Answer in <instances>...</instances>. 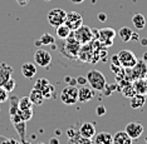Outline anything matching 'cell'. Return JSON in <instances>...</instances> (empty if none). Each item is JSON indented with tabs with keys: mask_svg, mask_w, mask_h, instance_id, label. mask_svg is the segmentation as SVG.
<instances>
[{
	"mask_svg": "<svg viewBox=\"0 0 147 144\" xmlns=\"http://www.w3.org/2000/svg\"><path fill=\"white\" fill-rule=\"evenodd\" d=\"M87 83L89 84V86L93 90H97V92H103L107 86V80L106 76L103 75V73H101L99 70H89L87 73Z\"/></svg>",
	"mask_w": 147,
	"mask_h": 144,
	"instance_id": "obj_1",
	"label": "cell"
},
{
	"mask_svg": "<svg viewBox=\"0 0 147 144\" xmlns=\"http://www.w3.org/2000/svg\"><path fill=\"white\" fill-rule=\"evenodd\" d=\"M117 58H118V62H119V65L122 68H126V69H132L133 66L137 64V58L135 55V53L131 52L128 49H122L118 52L117 54Z\"/></svg>",
	"mask_w": 147,
	"mask_h": 144,
	"instance_id": "obj_2",
	"label": "cell"
},
{
	"mask_svg": "<svg viewBox=\"0 0 147 144\" xmlns=\"http://www.w3.org/2000/svg\"><path fill=\"white\" fill-rule=\"evenodd\" d=\"M59 99L65 105H73L78 102V88L76 85H67L61 92Z\"/></svg>",
	"mask_w": 147,
	"mask_h": 144,
	"instance_id": "obj_3",
	"label": "cell"
},
{
	"mask_svg": "<svg viewBox=\"0 0 147 144\" xmlns=\"http://www.w3.org/2000/svg\"><path fill=\"white\" fill-rule=\"evenodd\" d=\"M65 40V45H64V54L69 58H77L79 54V50H81V43L77 40L73 34H71Z\"/></svg>",
	"mask_w": 147,
	"mask_h": 144,
	"instance_id": "obj_4",
	"label": "cell"
},
{
	"mask_svg": "<svg viewBox=\"0 0 147 144\" xmlns=\"http://www.w3.org/2000/svg\"><path fill=\"white\" fill-rule=\"evenodd\" d=\"M72 34L81 44H88L92 39H94V36H93V30L87 25H81L78 29L72 31Z\"/></svg>",
	"mask_w": 147,
	"mask_h": 144,
	"instance_id": "obj_5",
	"label": "cell"
},
{
	"mask_svg": "<svg viewBox=\"0 0 147 144\" xmlns=\"http://www.w3.org/2000/svg\"><path fill=\"white\" fill-rule=\"evenodd\" d=\"M65 18H67V13L63 9H59V8H54L48 13V21L54 28L64 24Z\"/></svg>",
	"mask_w": 147,
	"mask_h": 144,
	"instance_id": "obj_6",
	"label": "cell"
},
{
	"mask_svg": "<svg viewBox=\"0 0 147 144\" xmlns=\"http://www.w3.org/2000/svg\"><path fill=\"white\" fill-rule=\"evenodd\" d=\"M34 62L42 68H48L52 64V55L44 49H36L34 53Z\"/></svg>",
	"mask_w": 147,
	"mask_h": 144,
	"instance_id": "obj_7",
	"label": "cell"
},
{
	"mask_svg": "<svg viewBox=\"0 0 147 144\" xmlns=\"http://www.w3.org/2000/svg\"><path fill=\"white\" fill-rule=\"evenodd\" d=\"M64 24L68 26L72 31H74L76 29H78L81 25H83V16H82V14H79L78 11L67 13V18H65Z\"/></svg>",
	"mask_w": 147,
	"mask_h": 144,
	"instance_id": "obj_8",
	"label": "cell"
},
{
	"mask_svg": "<svg viewBox=\"0 0 147 144\" xmlns=\"http://www.w3.org/2000/svg\"><path fill=\"white\" fill-rule=\"evenodd\" d=\"M125 132L129 137H131L132 140H136V139H138L142 135V133H143V125L140 122H131V123H128V124L126 125Z\"/></svg>",
	"mask_w": 147,
	"mask_h": 144,
	"instance_id": "obj_9",
	"label": "cell"
},
{
	"mask_svg": "<svg viewBox=\"0 0 147 144\" xmlns=\"http://www.w3.org/2000/svg\"><path fill=\"white\" fill-rule=\"evenodd\" d=\"M115 35H116V33H115V30H113V29H111V28H105V29L98 30L97 38L101 40V42L106 46H109V45H112L113 39H115Z\"/></svg>",
	"mask_w": 147,
	"mask_h": 144,
	"instance_id": "obj_10",
	"label": "cell"
},
{
	"mask_svg": "<svg viewBox=\"0 0 147 144\" xmlns=\"http://www.w3.org/2000/svg\"><path fill=\"white\" fill-rule=\"evenodd\" d=\"M32 118H33V109H29V110L18 109V112L14 115H10V122L13 124L19 122H29Z\"/></svg>",
	"mask_w": 147,
	"mask_h": 144,
	"instance_id": "obj_11",
	"label": "cell"
},
{
	"mask_svg": "<svg viewBox=\"0 0 147 144\" xmlns=\"http://www.w3.org/2000/svg\"><path fill=\"white\" fill-rule=\"evenodd\" d=\"M93 96H94V92L91 86L82 85L81 88H78V102L88 103L89 100L93 99Z\"/></svg>",
	"mask_w": 147,
	"mask_h": 144,
	"instance_id": "obj_12",
	"label": "cell"
},
{
	"mask_svg": "<svg viewBox=\"0 0 147 144\" xmlns=\"http://www.w3.org/2000/svg\"><path fill=\"white\" fill-rule=\"evenodd\" d=\"M79 135L83 137V138H88L91 139L96 135V125L91 122H86L83 123L79 128Z\"/></svg>",
	"mask_w": 147,
	"mask_h": 144,
	"instance_id": "obj_13",
	"label": "cell"
},
{
	"mask_svg": "<svg viewBox=\"0 0 147 144\" xmlns=\"http://www.w3.org/2000/svg\"><path fill=\"white\" fill-rule=\"evenodd\" d=\"M13 76V68L6 63L0 64V86L4 85L6 80H9Z\"/></svg>",
	"mask_w": 147,
	"mask_h": 144,
	"instance_id": "obj_14",
	"label": "cell"
},
{
	"mask_svg": "<svg viewBox=\"0 0 147 144\" xmlns=\"http://www.w3.org/2000/svg\"><path fill=\"white\" fill-rule=\"evenodd\" d=\"M133 78L135 79H143L146 78V74H147V64L143 60L141 62H137V64L133 66Z\"/></svg>",
	"mask_w": 147,
	"mask_h": 144,
	"instance_id": "obj_15",
	"label": "cell"
},
{
	"mask_svg": "<svg viewBox=\"0 0 147 144\" xmlns=\"http://www.w3.org/2000/svg\"><path fill=\"white\" fill-rule=\"evenodd\" d=\"M22 74L26 79H33L36 75V65L30 62L24 63L22 65Z\"/></svg>",
	"mask_w": 147,
	"mask_h": 144,
	"instance_id": "obj_16",
	"label": "cell"
},
{
	"mask_svg": "<svg viewBox=\"0 0 147 144\" xmlns=\"http://www.w3.org/2000/svg\"><path fill=\"white\" fill-rule=\"evenodd\" d=\"M113 144H132V139L125 130H118L113 135Z\"/></svg>",
	"mask_w": 147,
	"mask_h": 144,
	"instance_id": "obj_17",
	"label": "cell"
},
{
	"mask_svg": "<svg viewBox=\"0 0 147 144\" xmlns=\"http://www.w3.org/2000/svg\"><path fill=\"white\" fill-rule=\"evenodd\" d=\"M94 144H113V135L108 132H101L94 135Z\"/></svg>",
	"mask_w": 147,
	"mask_h": 144,
	"instance_id": "obj_18",
	"label": "cell"
},
{
	"mask_svg": "<svg viewBox=\"0 0 147 144\" xmlns=\"http://www.w3.org/2000/svg\"><path fill=\"white\" fill-rule=\"evenodd\" d=\"M146 103V95L136 93L133 96H131V106L133 109H141Z\"/></svg>",
	"mask_w": 147,
	"mask_h": 144,
	"instance_id": "obj_19",
	"label": "cell"
},
{
	"mask_svg": "<svg viewBox=\"0 0 147 144\" xmlns=\"http://www.w3.org/2000/svg\"><path fill=\"white\" fill-rule=\"evenodd\" d=\"M29 99L32 100V103L34 105H42L43 102H44V96H43V94L35 88H33L30 90V93H29Z\"/></svg>",
	"mask_w": 147,
	"mask_h": 144,
	"instance_id": "obj_20",
	"label": "cell"
},
{
	"mask_svg": "<svg viewBox=\"0 0 147 144\" xmlns=\"http://www.w3.org/2000/svg\"><path fill=\"white\" fill-rule=\"evenodd\" d=\"M132 23H133V26H135L137 30H141L146 26V18L141 13H137V14L132 16Z\"/></svg>",
	"mask_w": 147,
	"mask_h": 144,
	"instance_id": "obj_21",
	"label": "cell"
},
{
	"mask_svg": "<svg viewBox=\"0 0 147 144\" xmlns=\"http://www.w3.org/2000/svg\"><path fill=\"white\" fill-rule=\"evenodd\" d=\"M55 33H57V36H58L59 39L64 40L72 34V30L69 29L65 24H62V25H59V26L55 28Z\"/></svg>",
	"mask_w": 147,
	"mask_h": 144,
	"instance_id": "obj_22",
	"label": "cell"
},
{
	"mask_svg": "<svg viewBox=\"0 0 147 144\" xmlns=\"http://www.w3.org/2000/svg\"><path fill=\"white\" fill-rule=\"evenodd\" d=\"M55 43V38L53 36L52 34H49V33H44L39 40L35 43V45H53Z\"/></svg>",
	"mask_w": 147,
	"mask_h": 144,
	"instance_id": "obj_23",
	"label": "cell"
},
{
	"mask_svg": "<svg viewBox=\"0 0 147 144\" xmlns=\"http://www.w3.org/2000/svg\"><path fill=\"white\" fill-rule=\"evenodd\" d=\"M132 33L133 31H132L131 28H128V26H123V28H121L118 30V36L123 43H128V42H131Z\"/></svg>",
	"mask_w": 147,
	"mask_h": 144,
	"instance_id": "obj_24",
	"label": "cell"
},
{
	"mask_svg": "<svg viewBox=\"0 0 147 144\" xmlns=\"http://www.w3.org/2000/svg\"><path fill=\"white\" fill-rule=\"evenodd\" d=\"M14 128L16 130V133L19 134L20 140L26 139V122H19V123H14Z\"/></svg>",
	"mask_w": 147,
	"mask_h": 144,
	"instance_id": "obj_25",
	"label": "cell"
},
{
	"mask_svg": "<svg viewBox=\"0 0 147 144\" xmlns=\"http://www.w3.org/2000/svg\"><path fill=\"white\" fill-rule=\"evenodd\" d=\"M40 93L43 94V96H44V99H52L53 96H54L55 88L51 84V83H48V84L40 90Z\"/></svg>",
	"mask_w": 147,
	"mask_h": 144,
	"instance_id": "obj_26",
	"label": "cell"
},
{
	"mask_svg": "<svg viewBox=\"0 0 147 144\" xmlns=\"http://www.w3.org/2000/svg\"><path fill=\"white\" fill-rule=\"evenodd\" d=\"M9 100H10V109H9V117L14 115L19 109V98L16 95H11L9 96Z\"/></svg>",
	"mask_w": 147,
	"mask_h": 144,
	"instance_id": "obj_27",
	"label": "cell"
},
{
	"mask_svg": "<svg viewBox=\"0 0 147 144\" xmlns=\"http://www.w3.org/2000/svg\"><path fill=\"white\" fill-rule=\"evenodd\" d=\"M34 104L32 103V100L29 99V96H23V98L19 99V109L22 110H29L33 109Z\"/></svg>",
	"mask_w": 147,
	"mask_h": 144,
	"instance_id": "obj_28",
	"label": "cell"
},
{
	"mask_svg": "<svg viewBox=\"0 0 147 144\" xmlns=\"http://www.w3.org/2000/svg\"><path fill=\"white\" fill-rule=\"evenodd\" d=\"M15 86H16V83H15V80H14V78H11L9 79V80H6V82L4 83V85H3V88H4L6 92L8 93H11L13 90L15 89Z\"/></svg>",
	"mask_w": 147,
	"mask_h": 144,
	"instance_id": "obj_29",
	"label": "cell"
},
{
	"mask_svg": "<svg viewBox=\"0 0 147 144\" xmlns=\"http://www.w3.org/2000/svg\"><path fill=\"white\" fill-rule=\"evenodd\" d=\"M48 80H47L45 78H40V79H38V80H36V82H35V85H34V88L35 89H38L39 90V92H40V90L43 89V88H44V86L47 85V84H48Z\"/></svg>",
	"mask_w": 147,
	"mask_h": 144,
	"instance_id": "obj_30",
	"label": "cell"
},
{
	"mask_svg": "<svg viewBox=\"0 0 147 144\" xmlns=\"http://www.w3.org/2000/svg\"><path fill=\"white\" fill-rule=\"evenodd\" d=\"M0 144H20V142L14 138H5V137L0 135Z\"/></svg>",
	"mask_w": 147,
	"mask_h": 144,
	"instance_id": "obj_31",
	"label": "cell"
},
{
	"mask_svg": "<svg viewBox=\"0 0 147 144\" xmlns=\"http://www.w3.org/2000/svg\"><path fill=\"white\" fill-rule=\"evenodd\" d=\"M8 99H9V93L3 86H0V103H5Z\"/></svg>",
	"mask_w": 147,
	"mask_h": 144,
	"instance_id": "obj_32",
	"label": "cell"
},
{
	"mask_svg": "<svg viewBox=\"0 0 147 144\" xmlns=\"http://www.w3.org/2000/svg\"><path fill=\"white\" fill-rule=\"evenodd\" d=\"M106 112H107V109H106L105 105H98L96 108V114L98 115V117H103V115L106 114Z\"/></svg>",
	"mask_w": 147,
	"mask_h": 144,
	"instance_id": "obj_33",
	"label": "cell"
},
{
	"mask_svg": "<svg viewBox=\"0 0 147 144\" xmlns=\"http://www.w3.org/2000/svg\"><path fill=\"white\" fill-rule=\"evenodd\" d=\"M76 80H77V84H81V85H86L87 84V78L86 76H78Z\"/></svg>",
	"mask_w": 147,
	"mask_h": 144,
	"instance_id": "obj_34",
	"label": "cell"
},
{
	"mask_svg": "<svg viewBox=\"0 0 147 144\" xmlns=\"http://www.w3.org/2000/svg\"><path fill=\"white\" fill-rule=\"evenodd\" d=\"M65 82L68 83L69 85H76V84H77V80L73 79V78H71V76H65Z\"/></svg>",
	"mask_w": 147,
	"mask_h": 144,
	"instance_id": "obj_35",
	"label": "cell"
},
{
	"mask_svg": "<svg viewBox=\"0 0 147 144\" xmlns=\"http://www.w3.org/2000/svg\"><path fill=\"white\" fill-rule=\"evenodd\" d=\"M97 16H98V20H99L101 23H105L106 20H107V15L105 14V13H99V14L97 15Z\"/></svg>",
	"mask_w": 147,
	"mask_h": 144,
	"instance_id": "obj_36",
	"label": "cell"
},
{
	"mask_svg": "<svg viewBox=\"0 0 147 144\" xmlns=\"http://www.w3.org/2000/svg\"><path fill=\"white\" fill-rule=\"evenodd\" d=\"M15 1H16V4H19L20 6H26L30 0H15Z\"/></svg>",
	"mask_w": 147,
	"mask_h": 144,
	"instance_id": "obj_37",
	"label": "cell"
},
{
	"mask_svg": "<svg viewBox=\"0 0 147 144\" xmlns=\"http://www.w3.org/2000/svg\"><path fill=\"white\" fill-rule=\"evenodd\" d=\"M78 144H91V139H88V138H82L79 139V142H78Z\"/></svg>",
	"mask_w": 147,
	"mask_h": 144,
	"instance_id": "obj_38",
	"label": "cell"
},
{
	"mask_svg": "<svg viewBox=\"0 0 147 144\" xmlns=\"http://www.w3.org/2000/svg\"><path fill=\"white\" fill-rule=\"evenodd\" d=\"M141 39L138 35V33H132V36H131V40H133V42H138V40Z\"/></svg>",
	"mask_w": 147,
	"mask_h": 144,
	"instance_id": "obj_39",
	"label": "cell"
},
{
	"mask_svg": "<svg viewBox=\"0 0 147 144\" xmlns=\"http://www.w3.org/2000/svg\"><path fill=\"white\" fill-rule=\"evenodd\" d=\"M112 64H115L117 66H121V65H119V62H118V58H117V55L112 56Z\"/></svg>",
	"mask_w": 147,
	"mask_h": 144,
	"instance_id": "obj_40",
	"label": "cell"
},
{
	"mask_svg": "<svg viewBox=\"0 0 147 144\" xmlns=\"http://www.w3.org/2000/svg\"><path fill=\"white\" fill-rule=\"evenodd\" d=\"M49 144H59V139L58 138H52L49 140Z\"/></svg>",
	"mask_w": 147,
	"mask_h": 144,
	"instance_id": "obj_41",
	"label": "cell"
},
{
	"mask_svg": "<svg viewBox=\"0 0 147 144\" xmlns=\"http://www.w3.org/2000/svg\"><path fill=\"white\" fill-rule=\"evenodd\" d=\"M142 60H143V62H145L146 64H147V52L143 53V55H142Z\"/></svg>",
	"mask_w": 147,
	"mask_h": 144,
	"instance_id": "obj_42",
	"label": "cell"
},
{
	"mask_svg": "<svg viewBox=\"0 0 147 144\" xmlns=\"http://www.w3.org/2000/svg\"><path fill=\"white\" fill-rule=\"evenodd\" d=\"M71 1L73 3V4H81V3H83L84 0H71Z\"/></svg>",
	"mask_w": 147,
	"mask_h": 144,
	"instance_id": "obj_43",
	"label": "cell"
},
{
	"mask_svg": "<svg viewBox=\"0 0 147 144\" xmlns=\"http://www.w3.org/2000/svg\"><path fill=\"white\" fill-rule=\"evenodd\" d=\"M20 144H32V143H29L26 139H23V140H20Z\"/></svg>",
	"mask_w": 147,
	"mask_h": 144,
	"instance_id": "obj_44",
	"label": "cell"
},
{
	"mask_svg": "<svg viewBox=\"0 0 147 144\" xmlns=\"http://www.w3.org/2000/svg\"><path fill=\"white\" fill-rule=\"evenodd\" d=\"M141 43H142V45H143V44L146 45V44H147V39H142V40H141Z\"/></svg>",
	"mask_w": 147,
	"mask_h": 144,
	"instance_id": "obj_45",
	"label": "cell"
},
{
	"mask_svg": "<svg viewBox=\"0 0 147 144\" xmlns=\"http://www.w3.org/2000/svg\"><path fill=\"white\" fill-rule=\"evenodd\" d=\"M145 142H146V144H147V137H146V139H145Z\"/></svg>",
	"mask_w": 147,
	"mask_h": 144,
	"instance_id": "obj_46",
	"label": "cell"
},
{
	"mask_svg": "<svg viewBox=\"0 0 147 144\" xmlns=\"http://www.w3.org/2000/svg\"><path fill=\"white\" fill-rule=\"evenodd\" d=\"M38 144H45V143H42V142H40V143H38Z\"/></svg>",
	"mask_w": 147,
	"mask_h": 144,
	"instance_id": "obj_47",
	"label": "cell"
},
{
	"mask_svg": "<svg viewBox=\"0 0 147 144\" xmlns=\"http://www.w3.org/2000/svg\"><path fill=\"white\" fill-rule=\"evenodd\" d=\"M45 1H51V0H45Z\"/></svg>",
	"mask_w": 147,
	"mask_h": 144,
	"instance_id": "obj_48",
	"label": "cell"
}]
</instances>
